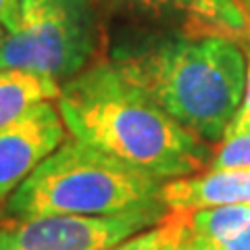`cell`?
Returning a JSON list of instances; mask_svg holds the SVG:
<instances>
[{
	"instance_id": "cell-1",
	"label": "cell",
	"mask_w": 250,
	"mask_h": 250,
	"mask_svg": "<svg viewBox=\"0 0 250 250\" xmlns=\"http://www.w3.org/2000/svg\"><path fill=\"white\" fill-rule=\"evenodd\" d=\"M57 106L73 138L161 182L198 173L210 161L205 140L177 123L123 62L85 67L61 85Z\"/></svg>"
},
{
	"instance_id": "cell-2",
	"label": "cell",
	"mask_w": 250,
	"mask_h": 250,
	"mask_svg": "<svg viewBox=\"0 0 250 250\" xmlns=\"http://www.w3.org/2000/svg\"><path fill=\"white\" fill-rule=\"evenodd\" d=\"M123 65L177 123L205 142H221L244 96V52L223 34L169 38Z\"/></svg>"
},
{
	"instance_id": "cell-3",
	"label": "cell",
	"mask_w": 250,
	"mask_h": 250,
	"mask_svg": "<svg viewBox=\"0 0 250 250\" xmlns=\"http://www.w3.org/2000/svg\"><path fill=\"white\" fill-rule=\"evenodd\" d=\"M165 182L98 148L67 138L6 198V217H111L163 205Z\"/></svg>"
},
{
	"instance_id": "cell-4",
	"label": "cell",
	"mask_w": 250,
	"mask_h": 250,
	"mask_svg": "<svg viewBox=\"0 0 250 250\" xmlns=\"http://www.w3.org/2000/svg\"><path fill=\"white\" fill-rule=\"evenodd\" d=\"M94 0H19V19L0 40V69H23L67 82L98 46Z\"/></svg>"
},
{
	"instance_id": "cell-5",
	"label": "cell",
	"mask_w": 250,
	"mask_h": 250,
	"mask_svg": "<svg viewBox=\"0 0 250 250\" xmlns=\"http://www.w3.org/2000/svg\"><path fill=\"white\" fill-rule=\"evenodd\" d=\"M167 207H150L111 217L0 219V250H108L167 217Z\"/></svg>"
},
{
	"instance_id": "cell-6",
	"label": "cell",
	"mask_w": 250,
	"mask_h": 250,
	"mask_svg": "<svg viewBox=\"0 0 250 250\" xmlns=\"http://www.w3.org/2000/svg\"><path fill=\"white\" fill-rule=\"evenodd\" d=\"M65 140L67 125L52 100L29 106L21 117L0 127V202Z\"/></svg>"
},
{
	"instance_id": "cell-7",
	"label": "cell",
	"mask_w": 250,
	"mask_h": 250,
	"mask_svg": "<svg viewBox=\"0 0 250 250\" xmlns=\"http://www.w3.org/2000/svg\"><path fill=\"white\" fill-rule=\"evenodd\" d=\"M161 200L169 213L190 215L219 207H250V171L205 169L163 184Z\"/></svg>"
},
{
	"instance_id": "cell-8",
	"label": "cell",
	"mask_w": 250,
	"mask_h": 250,
	"mask_svg": "<svg viewBox=\"0 0 250 250\" xmlns=\"http://www.w3.org/2000/svg\"><path fill=\"white\" fill-rule=\"evenodd\" d=\"M188 231L217 250H250V207H219L186 215Z\"/></svg>"
},
{
	"instance_id": "cell-9",
	"label": "cell",
	"mask_w": 250,
	"mask_h": 250,
	"mask_svg": "<svg viewBox=\"0 0 250 250\" xmlns=\"http://www.w3.org/2000/svg\"><path fill=\"white\" fill-rule=\"evenodd\" d=\"M61 83L42 73L23 69H0V127L21 117L29 106L57 100Z\"/></svg>"
},
{
	"instance_id": "cell-10",
	"label": "cell",
	"mask_w": 250,
	"mask_h": 250,
	"mask_svg": "<svg viewBox=\"0 0 250 250\" xmlns=\"http://www.w3.org/2000/svg\"><path fill=\"white\" fill-rule=\"evenodd\" d=\"M134 2L184 13L188 17L207 23L219 34L244 36L250 31V17L242 0H134Z\"/></svg>"
},
{
	"instance_id": "cell-11",
	"label": "cell",
	"mask_w": 250,
	"mask_h": 250,
	"mask_svg": "<svg viewBox=\"0 0 250 250\" xmlns=\"http://www.w3.org/2000/svg\"><path fill=\"white\" fill-rule=\"evenodd\" d=\"M207 169L250 171V129L225 134Z\"/></svg>"
},
{
	"instance_id": "cell-12",
	"label": "cell",
	"mask_w": 250,
	"mask_h": 250,
	"mask_svg": "<svg viewBox=\"0 0 250 250\" xmlns=\"http://www.w3.org/2000/svg\"><path fill=\"white\" fill-rule=\"evenodd\" d=\"M169 231H171V219H169V213H167V217L163 219L159 225L140 231V233H136V236L119 242L117 246L108 248V250H161L163 244H165L167 236H169Z\"/></svg>"
},
{
	"instance_id": "cell-13",
	"label": "cell",
	"mask_w": 250,
	"mask_h": 250,
	"mask_svg": "<svg viewBox=\"0 0 250 250\" xmlns=\"http://www.w3.org/2000/svg\"><path fill=\"white\" fill-rule=\"evenodd\" d=\"M250 129V52H248V62H246V85H244V96L238 106L236 115L229 123L225 134H233V131H246Z\"/></svg>"
},
{
	"instance_id": "cell-14",
	"label": "cell",
	"mask_w": 250,
	"mask_h": 250,
	"mask_svg": "<svg viewBox=\"0 0 250 250\" xmlns=\"http://www.w3.org/2000/svg\"><path fill=\"white\" fill-rule=\"evenodd\" d=\"M171 219V231L161 250H188V223L186 215L169 213Z\"/></svg>"
},
{
	"instance_id": "cell-15",
	"label": "cell",
	"mask_w": 250,
	"mask_h": 250,
	"mask_svg": "<svg viewBox=\"0 0 250 250\" xmlns=\"http://www.w3.org/2000/svg\"><path fill=\"white\" fill-rule=\"evenodd\" d=\"M19 19V0H0V25L11 31Z\"/></svg>"
},
{
	"instance_id": "cell-16",
	"label": "cell",
	"mask_w": 250,
	"mask_h": 250,
	"mask_svg": "<svg viewBox=\"0 0 250 250\" xmlns=\"http://www.w3.org/2000/svg\"><path fill=\"white\" fill-rule=\"evenodd\" d=\"M186 223H188V221H186ZM188 250H217V248H213V246L205 244V242L196 240L194 236H190V231H188Z\"/></svg>"
},
{
	"instance_id": "cell-17",
	"label": "cell",
	"mask_w": 250,
	"mask_h": 250,
	"mask_svg": "<svg viewBox=\"0 0 250 250\" xmlns=\"http://www.w3.org/2000/svg\"><path fill=\"white\" fill-rule=\"evenodd\" d=\"M242 4H244V9L250 13V0H242Z\"/></svg>"
},
{
	"instance_id": "cell-18",
	"label": "cell",
	"mask_w": 250,
	"mask_h": 250,
	"mask_svg": "<svg viewBox=\"0 0 250 250\" xmlns=\"http://www.w3.org/2000/svg\"><path fill=\"white\" fill-rule=\"evenodd\" d=\"M2 36H4V27L0 25V40H2Z\"/></svg>"
}]
</instances>
